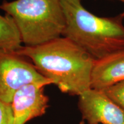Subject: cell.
Instances as JSON below:
<instances>
[{
	"instance_id": "1",
	"label": "cell",
	"mask_w": 124,
	"mask_h": 124,
	"mask_svg": "<svg viewBox=\"0 0 124 124\" xmlns=\"http://www.w3.org/2000/svg\"><path fill=\"white\" fill-rule=\"evenodd\" d=\"M16 52L62 93L79 96L91 89L95 60L69 39L60 37L38 46H23Z\"/></svg>"
},
{
	"instance_id": "2",
	"label": "cell",
	"mask_w": 124,
	"mask_h": 124,
	"mask_svg": "<svg viewBox=\"0 0 124 124\" xmlns=\"http://www.w3.org/2000/svg\"><path fill=\"white\" fill-rule=\"evenodd\" d=\"M66 19L63 36L98 60L124 48V12L111 17L97 16L80 0H60Z\"/></svg>"
},
{
	"instance_id": "3",
	"label": "cell",
	"mask_w": 124,
	"mask_h": 124,
	"mask_svg": "<svg viewBox=\"0 0 124 124\" xmlns=\"http://www.w3.org/2000/svg\"><path fill=\"white\" fill-rule=\"evenodd\" d=\"M0 9L13 19L24 46H38L63 36L66 19L60 0H4Z\"/></svg>"
},
{
	"instance_id": "4",
	"label": "cell",
	"mask_w": 124,
	"mask_h": 124,
	"mask_svg": "<svg viewBox=\"0 0 124 124\" xmlns=\"http://www.w3.org/2000/svg\"><path fill=\"white\" fill-rule=\"evenodd\" d=\"M33 83L52 84L39 73L28 59L16 51L0 49V100L11 103L17 91Z\"/></svg>"
},
{
	"instance_id": "5",
	"label": "cell",
	"mask_w": 124,
	"mask_h": 124,
	"mask_svg": "<svg viewBox=\"0 0 124 124\" xmlns=\"http://www.w3.org/2000/svg\"><path fill=\"white\" fill-rule=\"evenodd\" d=\"M78 97V108L89 124H124V110L103 91L90 89Z\"/></svg>"
},
{
	"instance_id": "6",
	"label": "cell",
	"mask_w": 124,
	"mask_h": 124,
	"mask_svg": "<svg viewBox=\"0 0 124 124\" xmlns=\"http://www.w3.org/2000/svg\"><path fill=\"white\" fill-rule=\"evenodd\" d=\"M46 86L44 83H30L16 92L11 102L13 124H25L46 114L49 102L44 93Z\"/></svg>"
},
{
	"instance_id": "7",
	"label": "cell",
	"mask_w": 124,
	"mask_h": 124,
	"mask_svg": "<svg viewBox=\"0 0 124 124\" xmlns=\"http://www.w3.org/2000/svg\"><path fill=\"white\" fill-rule=\"evenodd\" d=\"M124 80V48L94 61L91 89L102 91Z\"/></svg>"
},
{
	"instance_id": "8",
	"label": "cell",
	"mask_w": 124,
	"mask_h": 124,
	"mask_svg": "<svg viewBox=\"0 0 124 124\" xmlns=\"http://www.w3.org/2000/svg\"><path fill=\"white\" fill-rule=\"evenodd\" d=\"M19 31L12 17L0 15V49L17 51L22 47Z\"/></svg>"
},
{
	"instance_id": "9",
	"label": "cell",
	"mask_w": 124,
	"mask_h": 124,
	"mask_svg": "<svg viewBox=\"0 0 124 124\" xmlns=\"http://www.w3.org/2000/svg\"><path fill=\"white\" fill-rule=\"evenodd\" d=\"M102 91L111 101L124 110V80L118 82Z\"/></svg>"
},
{
	"instance_id": "10",
	"label": "cell",
	"mask_w": 124,
	"mask_h": 124,
	"mask_svg": "<svg viewBox=\"0 0 124 124\" xmlns=\"http://www.w3.org/2000/svg\"><path fill=\"white\" fill-rule=\"evenodd\" d=\"M13 114L11 103L0 100V124H13Z\"/></svg>"
},
{
	"instance_id": "11",
	"label": "cell",
	"mask_w": 124,
	"mask_h": 124,
	"mask_svg": "<svg viewBox=\"0 0 124 124\" xmlns=\"http://www.w3.org/2000/svg\"><path fill=\"white\" fill-rule=\"evenodd\" d=\"M116 1H120V2H121L122 3H124V0H116Z\"/></svg>"
}]
</instances>
